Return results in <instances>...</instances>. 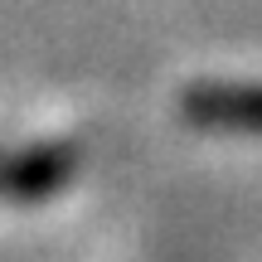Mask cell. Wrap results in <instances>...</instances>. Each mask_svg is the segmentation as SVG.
I'll list each match as a JSON object with an SVG mask.
<instances>
[{
    "mask_svg": "<svg viewBox=\"0 0 262 262\" xmlns=\"http://www.w3.org/2000/svg\"><path fill=\"white\" fill-rule=\"evenodd\" d=\"M180 107L194 126L262 136V83H194Z\"/></svg>",
    "mask_w": 262,
    "mask_h": 262,
    "instance_id": "obj_1",
    "label": "cell"
},
{
    "mask_svg": "<svg viewBox=\"0 0 262 262\" xmlns=\"http://www.w3.org/2000/svg\"><path fill=\"white\" fill-rule=\"evenodd\" d=\"M78 175V146L68 141H44V146H29L19 156L5 160V194L15 199H49Z\"/></svg>",
    "mask_w": 262,
    "mask_h": 262,
    "instance_id": "obj_2",
    "label": "cell"
},
{
    "mask_svg": "<svg viewBox=\"0 0 262 262\" xmlns=\"http://www.w3.org/2000/svg\"><path fill=\"white\" fill-rule=\"evenodd\" d=\"M0 189H5V160H0Z\"/></svg>",
    "mask_w": 262,
    "mask_h": 262,
    "instance_id": "obj_3",
    "label": "cell"
}]
</instances>
